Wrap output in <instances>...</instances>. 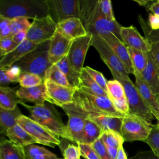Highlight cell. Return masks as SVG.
<instances>
[{"label": "cell", "mask_w": 159, "mask_h": 159, "mask_svg": "<svg viewBox=\"0 0 159 159\" xmlns=\"http://www.w3.org/2000/svg\"><path fill=\"white\" fill-rule=\"evenodd\" d=\"M80 19L88 34L101 36L112 33L121 40L120 33L122 26L117 20L106 19L99 9V0H80Z\"/></svg>", "instance_id": "obj_1"}, {"label": "cell", "mask_w": 159, "mask_h": 159, "mask_svg": "<svg viewBox=\"0 0 159 159\" xmlns=\"http://www.w3.org/2000/svg\"><path fill=\"white\" fill-rule=\"evenodd\" d=\"M73 104L89 117L100 116L124 117L126 116L116 109L109 98L94 95L80 88L76 89Z\"/></svg>", "instance_id": "obj_2"}, {"label": "cell", "mask_w": 159, "mask_h": 159, "mask_svg": "<svg viewBox=\"0 0 159 159\" xmlns=\"http://www.w3.org/2000/svg\"><path fill=\"white\" fill-rule=\"evenodd\" d=\"M0 15L9 19L24 17L34 20L50 14L46 0H1Z\"/></svg>", "instance_id": "obj_3"}, {"label": "cell", "mask_w": 159, "mask_h": 159, "mask_svg": "<svg viewBox=\"0 0 159 159\" xmlns=\"http://www.w3.org/2000/svg\"><path fill=\"white\" fill-rule=\"evenodd\" d=\"M22 104L29 112L30 118L45 127L59 137L71 141L67 127L60 114L52 104L29 106L22 102Z\"/></svg>", "instance_id": "obj_4"}, {"label": "cell", "mask_w": 159, "mask_h": 159, "mask_svg": "<svg viewBox=\"0 0 159 159\" xmlns=\"http://www.w3.org/2000/svg\"><path fill=\"white\" fill-rule=\"evenodd\" d=\"M49 43L48 40L39 44L14 65L19 67L22 72L33 73L44 80L47 70L52 65L48 58Z\"/></svg>", "instance_id": "obj_5"}, {"label": "cell", "mask_w": 159, "mask_h": 159, "mask_svg": "<svg viewBox=\"0 0 159 159\" xmlns=\"http://www.w3.org/2000/svg\"><path fill=\"white\" fill-rule=\"evenodd\" d=\"M91 46L96 48L102 60L107 66L115 80H129V74L124 64L111 47L98 35H92Z\"/></svg>", "instance_id": "obj_6"}, {"label": "cell", "mask_w": 159, "mask_h": 159, "mask_svg": "<svg viewBox=\"0 0 159 159\" xmlns=\"http://www.w3.org/2000/svg\"><path fill=\"white\" fill-rule=\"evenodd\" d=\"M153 125V124L141 117L129 114L123 118L121 135L124 142H145L150 135Z\"/></svg>", "instance_id": "obj_7"}, {"label": "cell", "mask_w": 159, "mask_h": 159, "mask_svg": "<svg viewBox=\"0 0 159 159\" xmlns=\"http://www.w3.org/2000/svg\"><path fill=\"white\" fill-rule=\"evenodd\" d=\"M119 81L122 84L125 90L129 108V114L139 116L147 122L152 124L155 117L145 104L135 84L130 79Z\"/></svg>", "instance_id": "obj_8"}, {"label": "cell", "mask_w": 159, "mask_h": 159, "mask_svg": "<svg viewBox=\"0 0 159 159\" xmlns=\"http://www.w3.org/2000/svg\"><path fill=\"white\" fill-rule=\"evenodd\" d=\"M17 122L33 137L38 143L52 148L60 145L59 137L31 118L23 114L18 118Z\"/></svg>", "instance_id": "obj_9"}, {"label": "cell", "mask_w": 159, "mask_h": 159, "mask_svg": "<svg viewBox=\"0 0 159 159\" xmlns=\"http://www.w3.org/2000/svg\"><path fill=\"white\" fill-rule=\"evenodd\" d=\"M57 30V23L48 15L33 20L27 32V39L37 44L50 40Z\"/></svg>", "instance_id": "obj_10"}, {"label": "cell", "mask_w": 159, "mask_h": 159, "mask_svg": "<svg viewBox=\"0 0 159 159\" xmlns=\"http://www.w3.org/2000/svg\"><path fill=\"white\" fill-rule=\"evenodd\" d=\"M46 2L50 16L57 23L71 17L80 18V0H46Z\"/></svg>", "instance_id": "obj_11"}, {"label": "cell", "mask_w": 159, "mask_h": 159, "mask_svg": "<svg viewBox=\"0 0 159 159\" xmlns=\"http://www.w3.org/2000/svg\"><path fill=\"white\" fill-rule=\"evenodd\" d=\"M61 108L68 117L66 127L71 142L81 143L85 122L89 118L88 116L77 109L73 103L64 106Z\"/></svg>", "instance_id": "obj_12"}, {"label": "cell", "mask_w": 159, "mask_h": 159, "mask_svg": "<svg viewBox=\"0 0 159 159\" xmlns=\"http://www.w3.org/2000/svg\"><path fill=\"white\" fill-rule=\"evenodd\" d=\"M93 35L88 34L73 41L69 53L68 61L72 68L78 73L82 71L87 52L91 46Z\"/></svg>", "instance_id": "obj_13"}, {"label": "cell", "mask_w": 159, "mask_h": 159, "mask_svg": "<svg viewBox=\"0 0 159 159\" xmlns=\"http://www.w3.org/2000/svg\"><path fill=\"white\" fill-rule=\"evenodd\" d=\"M44 84L50 104L62 107L73 102L76 88L61 86L47 79L44 80Z\"/></svg>", "instance_id": "obj_14"}, {"label": "cell", "mask_w": 159, "mask_h": 159, "mask_svg": "<svg viewBox=\"0 0 159 159\" xmlns=\"http://www.w3.org/2000/svg\"><path fill=\"white\" fill-rule=\"evenodd\" d=\"M73 41L65 37L58 30L50 40L48 58L52 65L56 64L67 56Z\"/></svg>", "instance_id": "obj_15"}, {"label": "cell", "mask_w": 159, "mask_h": 159, "mask_svg": "<svg viewBox=\"0 0 159 159\" xmlns=\"http://www.w3.org/2000/svg\"><path fill=\"white\" fill-rule=\"evenodd\" d=\"M100 37L111 47L117 57L122 62L128 73L134 75V70L130 57L127 47L124 43V42L112 33H109L101 35Z\"/></svg>", "instance_id": "obj_16"}, {"label": "cell", "mask_w": 159, "mask_h": 159, "mask_svg": "<svg viewBox=\"0 0 159 159\" xmlns=\"http://www.w3.org/2000/svg\"><path fill=\"white\" fill-rule=\"evenodd\" d=\"M120 34L121 40L127 47L140 50L145 53L150 51V44L145 37H142L140 35L134 26H122Z\"/></svg>", "instance_id": "obj_17"}, {"label": "cell", "mask_w": 159, "mask_h": 159, "mask_svg": "<svg viewBox=\"0 0 159 159\" xmlns=\"http://www.w3.org/2000/svg\"><path fill=\"white\" fill-rule=\"evenodd\" d=\"M135 84L147 106L149 108L154 117L159 122V104L158 96L153 93L140 74L134 73Z\"/></svg>", "instance_id": "obj_18"}, {"label": "cell", "mask_w": 159, "mask_h": 159, "mask_svg": "<svg viewBox=\"0 0 159 159\" xmlns=\"http://www.w3.org/2000/svg\"><path fill=\"white\" fill-rule=\"evenodd\" d=\"M57 30L71 41L88 35L81 19L78 17L69 18L57 23Z\"/></svg>", "instance_id": "obj_19"}, {"label": "cell", "mask_w": 159, "mask_h": 159, "mask_svg": "<svg viewBox=\"0 0 159 159\" xmlns=\"http://www.w3.org/2000/svg\"><path fill=\"white\" fill-rule=\"evenodd\" d=\"M17 94L23 102H31L35 105H43L45 101L49 102L44 83L35 87H20L17 90Z\"/></svg>", "instance_id": "obj_20"}, {"label": "cell", "mask_w": 159, "mask_h": 159, "mask_svg": "<svg viewBox=\"0 0 159 159\" xmlns=\"http://www.w3.org/2000/svg\"><path fill=\"white\" fill-rule=\"evenodd\" d=\"M38 45L26 39L22 43L19 44L12 52L1 57L0 60V68L11 66L16 61L33 50Z\"/></svg>", "instance_id": "obj_21"}, {"label": "cell", "mask_w": 159, "mask_h": 159, "mask_svg": "<svg viewBox=\"0 0 159 159\" xmlns=\"http://www.w3.org/2000/svg\"><path fill=\"white\" fill-rule=\"evenodd\" d=\"M141 76L153 93L159 96V73L150 52H147V63Z\"/></svg>", "instance_id": "obj_22"}, {"label": "cell", "mask_w": 159, "mask_h": 159, "mask_svg": "<svg viewBox=\"0 0 159 159\" xmlns=\"http://www.w3.org/2000/svg\"><path fill=\"white\" fill-rule=\"evenodd\" d=\"M6 135L11 142L23 147L30 144L38 143L37 141L18 124L9 129Z\"/></svg>", "instance_id": "obj_23"}, {"label": "cell", "mask_w": 159, "mask_h": 159, "mask_svg": "<svg viewBox=\"0 0 159 159\" xmlns=\"http://www.w3.org/2000/svg\"><path fill=\"white\" fill-rule=\"evenodd\" d=\"M124 117L100 116L89 117L94 121L102 130V134L107 131H112L121 135V128Z\"/></svg>", "instance_id": "obj_24"}, {"label": "cell", "mask_w": 159, "mask_h": 159, "mask_svg": "<svg viewBox=\"0 0 159 159\" xmlns=\"http://www.w3.org/2000/svg\"><path fill=\"white\" fill-rule=\"evenodd\" d=\"M0 159H27L23 147L10 140H2L0 143Z\"/></svg>", "instance_id": "obj_25"}, {"label": "cell", "mask_w": 159, "mask_h": 159, "mask_svg": "<svg viewBox=\"0 0 159 159\" xmlns=\"http://www.w3.org/2000/svg\"><path fill=\"white\" fill-rule=\"evenodd\" d=\"M19 108L17 106L14 109L0 108V132L6 135L7 130L17 124V120L22 116Z\"/></svg>", "instance_id": "obj_26"}, {"label": "cell", "mask_w": 159, "mask_h": 159, "mask_svg": "<svg viewBox=\"0 0 159 159\" xmlns=\"http://www.w3.org/2000/svg\"><path fill=\"white\" fill-rule=\"evenodd\" d=\"M22 102L17 94V90L9 86H0V108L14 109L18 104H21Z\"/></svg>", "instance_id": "obj_27"}, {"label": "cell", "mask_w": 159, "mask_h": 159, "mask_svg": "<svg viewBox=\"0 0 159 159\" xmlns=\"http://www.w3.org/2000/svg\"><path fill=\"white\" fill-rule=\"evenodd\" d=\"M78 88L94 95L108 98V94L94 81L84 68L80 73V85Z\"/></svg>", "instance_id": "obj_28"}, {"label": "cell", "mask_w": 159, "mask_h": 159, "mask_svg": "<svg viewBox=\"0 0 159 159\" xmlns=\"http://www.w3.org/2000/svg\"><path fill=\"white\" fill-rule=\"evenodd\" d=\"M27 159H63L58 157L51 151L34 144H30L24 147Z\"/></svg>", "instance_id": "obj_29"}, {"label": "cell", "mask_w": 159, "mask_h": 159, "mask_svg": "<svg viewBox=\"0 0 159 159\" xmlns=\"http://www.w3.org/2000/svg\"><path fill=\"white\" fill-rule=\"evenodd\" d=\"M55 65L66 76L70 86L76 89L78 88L80 85V73L77 72L72 68L68 61V56L63 58Z\"/></svg>", "instance_id": "obj_30"}, {"label": "cell", "mask_w": 159, "mask_h": 159, "mask_svg": "<svg viewBox=\"0 0 159 159\" xmlns=\"http://www.w3.org/2000/svg\"><path fill=\"white\" fill-rule=\"evenodd\" d=\"M102 134V132L101 128L94 121L88 118L85 122L81 143L91 145L99 139Z\"/></svg>", "instance_id": "obj_31"}, {"label": "cell", "mask_w": 159, "mask_h": 159, "mask_svg": "<svg viewBox=\"0 0 159 159\" xmlns=\"http://www.w3.org/2000/svg\"><path fill=\"white\" fill-rule=\"evenodd\" d=\"M127 49L130 57L134 73H138L141 75L147 63V53L128 47Z\"/></svg>", "instance_id": "obj_32"}, {"label": "cell", "mask_w": 159, "mask_h": 159, "mask_svg": "<svg viewBox=\"0 0 159 159\" xmlns=\"http://www.w3.org/2000/svg\"><path fill=\"white\" fill-rule=\"evenodd\" d=\"M45 79L50 80L51 81L66 87H71L64 73L54 64L47 70ZM44 79V80H45Z\"/></svg>", "instance_id": "obj_33"}, {"label": "cell", "mask_w": 159, "mask_h": 159, "mask_svg": "<svg viewBox=\"0 0 159 159\" xmlns=\"http://www.w3.org/2000/svg\"><path fill=\"white\" fill-rule=\"evenodd\" d=\"M107 94L109 99H120L126 98L122 84L117 80L107 81Z\"/></svg>", "instance_id": "obj_34"}, {"label": "cell", "mask_w": 159, "mask_h": 159, "mask_svg": "<svg viewBox=\"0 0 159 159\" xmlns=\"http://www.w3.org/2000/svg\"><path fill=\"white\" fill-rule=\"evenodd\" d=\"M101 139L106 147L119 148L124 142V139L120 134L112 131L104 132Z\"/></svg>", "instance_id": "obj_35"}, {"label": "cell", "mask_w": 159, "mask_h": 159, "mask_svg": "<svg viewBox=\"0 0 159 159\" xmlns=\"http://www.w3.org/2000/svg\"><path fill=\"white\" fill-rule=\"evenodd\" d=\"M18 83L20 87L30 88L43 84L44 80L39 75L27 72H22Z\"/></svg>", "instance_id": "obj_36"}, {"label": "cell", "mask_w": 159, "mask_h": 159, "mask_svg": "<svg viewBox=\"0 0 159 159\" xmlns=\"http://www.w3.org/2000/svg\"><path fill=\"white\" fill-rule=\"evenodd\" d=\"M32 22L29 19L24 17H18L12 19L11 22V37L21 31L27 32L30 27Z\"/></svg>", "instance_id": "obj_37"}, {"label": "cell", "mask_w": 159, "mask_h": 159, "mask_svg": "<svg viewBox=\"0 0 159 159\" xmlns=\"http://www.w3.org/2000/svg\"><path fill=\"white\" fill-rule=\"evenodd\" d=\"M152 149L153 153L159 157V124L153 125L148 138L144 142Z\"/></svg>", "instance_id": "obj_38"}, {"label": "cell", "mask_w": 159, "mask_h": 159, "mask_svg": "<svg viewBox=\"0 0 159 159\" xmlns=\"http://www.w3.org/2000/svg\"><path fill=\"white\" fill-rule=\"evenodd\" d=\"M138 17L139 22L145 35V38L149 43L150 44L153 42L159 41V29L152 30L148 22H147L140 15H139Z\"/></svg>", "instance_id": "obj_39"}, {"label": "cell", "mask_w": 159, "mask_h": 159, "mask_svg": "<svg viewBox=\"0 0 159 159\" xmlns=\"http://www.w3.org/2000/svg\"><path fill=\"white\" fill-rule=\"evenodd\" d=\"M87 73L90 75V76L94 80V81L104 90L107 93V81L104 76L102 73L89 67L85 66L84 67Z\"/></svg>", "instance_id": "obj_40"}, {"label": "cell", "mask_w": 159, "mask_h": 159, "mask_svg": "<svg viewBox=\"0 0 159 159\" xmlns=\"http://www.w3.org/2000/svg\"><path fill=\"white\" fill-rule=\"evenodd\" d=\"M19 45L12 37H6L0 39V54L1 57L15 50Z\"/></svg>", "instance_id": "obj_41"}, {"label": "cell", "mask_w": 159, "mask_h": 159, "mask_svg": "<svg viewBox=\"0 0 159 159\" xmlns=\"http://www.w3.org/2000/svg\"><path fill=\"white\" fill-rule=\"evenodd\" d=\"M99 6L102 14L107 20L109 21L116 20L113 13L111 1L110 0H99Z\"/></svg>", "instance_id": "obj_42"}, {"label": "cell", "mask_w": 159, "mask_h": 159, "mask_svg": "<svg viewBox=\"0 0 159 159\" xmlns=\"http://www.w3.org/2000/svg\"><path fill=\"white\" fill-rule=\"evenodd\" d=\"M63 159H80L81 151L78 145L68 144L62 150Z\"/></svg>", "instance_id": "obj_43"}, {"label": "cell", "mask_w": 159, "mask_h": 159, "mask_svg": "<svg viewBox=\"0 0 159 159\" xmlns=\"http://www.w3.org/2000/svg\"><path fill=\"white\" fill-rule=\"evenodd\" d=\"M80 148L81 155L86 159H101L96 151L91 145L85 143H77Z\"/></svg>", "instance_id": "obj_44"}, {"label": "cell", "mask_w": 159, "mask_h": 159, "mask_svg": "<svg viewBox=\"0 0 159 159\" xmlns=\"http://www.w3.org/2000/svg\"><path fill=\"white\" fill-rule=\"evenodd\" d=\"M12 19L0 15V39L11 37V22Z\"/></svg>", "instance_id": "obj_45"}, {"label": "cell", "mask_w": 159, "mask_h": 159, "mask_svg": "<svg viewBox=\"0 0 159 159\" xmlns=\"http://www.w3.org/2000/svg\"><path fill=\"white\" fill-rule=\"evenodd\" d=\"M2 68H4L6 76L11 83L19 82V77L22 73L19 67L13 65L10 67Z\"/></svg>", "instance_id": "obj_46"}, {"label": "cell", "mask_w": 159, "mask_h": 159, "mask_svg": "<svg viewBox=\"0 0 159 159\" xmlns=\"http://www.w3.org/2000/svg\"><path fill=\"white\" fill-rule=\"evenodd\" d=\"M91 145L96 151L101 159H111L101 137L95 141L93 144H91Z\"/></svg>", "instance_id": "obj_47"}, {"label": "cell", "mask_w": 159, "mask_h": 159, "mask_svg": "<svg viewBox=\"0 0 159 159\" xmlns=\"http://www.w3.org/2000/svg\"><path fill=\"white\" fill-rule=\"evenodd\" d=\"M116 109L121 113L127 115L129 114V108L127 98L120 99H110Z\"/></svg>", "instance_id": "obj_48"}, {"label": "cell", "mask_w": 159, "mask_h": 159, "mask_svg": "<svg viewBox=\"0 0 159 159\" xmlns=\"http://www.w3.org/2000/svg\"><path fill=\"white\" fill-rule=\"evenodd\" d=\"M150 53L152 58L158 70H159V41L150 43Z\"/></svg>", "instance_id": "obj_49"}, {"label": "cell", "mask_w": 159, "mask_h": 159, "mask_svg": "<svg viewBox=\"0 0 159 159\" xmlns=\"http://www.w3.org/2000/svg\"><path fill=\"white\" fill-rule=\"evenodd\" d=\"M129 159H159V157H157L151 150L139 152Z\"/></svg>", "instance_id": "obj_50"}, {"label": "cell", "mask_w": 159, "mask_h": 159, "mask_svg": "<svg viewBox=\"0 0 159 159\" xmlns=\"http://www.w3.org/2000/svg\"><path fill=\"white\" fill-rule=\"evenodd\" d=\"M148 24L152 30L159 29V16L150 12L148 14Z\"/></svg>", "instance_id": "obj_51"}, {"label": "cell", "mask_w": 159, "mask_h": 159, "mask_svg": "<svg viewBox=\"0 0 159 159\" xmlns=\"http://www.w3.org/2000/svg\"><path fill=\"white\" fill-rule=\"evenodd\" d=\"M27 32L26 31H21L12 37V40L17 43L18 45L22 43L24 41L27 39Z\"/></svg>", "instance_id": "obj_52"}, {"label": "cell", "mask_w": 159, "mask_h": 159, "mask_svg": "<svg viewBox=\"0 0 159 159\" xmlns=\"http://www.w3.org/2000/svg\"><path fill=\"white\" fill-rule=\"evenodd\" d=\"M11 83L5 74L4 68H0V86L7 87Z\"/></svg>", "instance_id": "obj_53"}, {"label": "cell", "mask_w": 159, "mask_h": 159, "mask_svg": "<svg viewBox=\"0 0 159 159\" xmlns=\"http://www.w3.org/2000/svg\"><path fill=\"white\" fill-rule=\"evenodd\" d=\"M147 11H149L151 13L159 16V0L153 1Z\"/></svg>", "instance_id": "obj_54"}, {"label": "cell", "mask_w": 159, "mask_h": 159, "mask_svg": "<svg viewBox=\"0 0 159 159\" xmlns=\"http://www.w3.org/2000/svg\"><path fill=\"white\" fill-rule=\"evenodd\" d=\"M116 159H128L125 150L123 148V145H121L118 150V153Z\"/></svg>", "instance_id": "obj_55"}, {"label": "cell", "mask_w": 159, "mask_h": 159, "mask_svg": "<svg viewBox=\"0 0 159 159\" xmlns=\"http://www.w3.org/2000/svg\"><path fill=\"white\" fill-rule=\"evenodd\" d=\"M158 104H159V96H158Z\"/></svg>", "instance_id": "obj_56"}, {"label": "cell", "mask_w": 159, "mask_h": 159, "mask_svg": "<svg viewBox=\"0 0 159 159\" xmlns=\"http://www.w3.org/2000/svg\"><path fill=\"white\" fill-rule=\"evenodd\" d=\"M158 70V73H159V70Z\"/></svg>", "instance_id": "obj_57"}, {"label": "cell", "mask_w": 159, "mask_h": 159, "mask_svg": "<svg viewBox=\"0 0 159 159\" xmlns=\"http://www.w3.org/2000/svg\"><path fill=\"white\" fill-rule=\"evenodd\" d=\"M158 124H159V123H158Z\"/></svg>", "instance_id": "obj_58"}]
</instances>
